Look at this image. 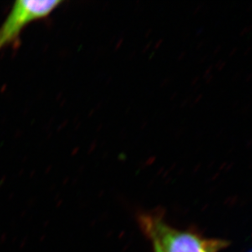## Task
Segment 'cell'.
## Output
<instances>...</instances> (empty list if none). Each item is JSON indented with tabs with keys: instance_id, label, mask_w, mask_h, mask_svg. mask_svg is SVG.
Segmentation results:
<instances>
[{
	"instance_id": "6da1fadb",
	"label": "cell",
	"mask_w": 252,
	"mask_h": 252,
	"mask_svg": "<svg viewBox=\"0 0 252 252\" xmlns=\"http://www.w3.org/2000/svg\"><path fill=\"white\" fill-rule=\"evenodd\" d=\"M139 223L153 245L162 252H220L229 245L228 241L204 238L193 231L171 227L160 215L142 214Z\"/></svg>"
},
{
	"instance_id": "7a4b0ae2",
	"label": "cell",
	"mask_w": 252,
	"mask_h": 252,
	"mask_svg": "<svg viewBox=\"0 0 252 252\" xmlns=\"http://www.w3.org/2000/svg\"><path fill=\"white\" fill-rule=\"evenodd\" d=\"M60 0H19L0 27V51L17 42L22 31L31 22L48 17L62 3Z\"/></svg>"
},
{
	"instance_id": "3957f363",
	"label": "cell",
	"mask_w": 252,
	"mask_h": 252,
	"mask_svg": "<svg viewBox=\"0 0 252 252\" xmlns=\"http://www.w3.org/2000/svg\"><path fill=\"white\" fill-rule=\"evenodd\" d=\"M153 248H154V252H162L159 250V248H158L157 246L153 245Z\"/></svg>"
}]
</instances>
